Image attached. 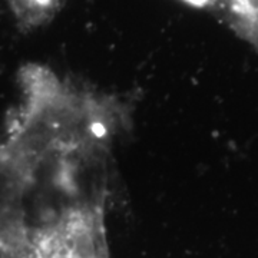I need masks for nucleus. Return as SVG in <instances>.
Masks as SVG:
<instances>
[{
    "mask_svg": "<svg viewBox=\"0 0 258 258\" xmlns=\"http://www.w3.org/2000/svg\"><path fill=\"white\" fill-rule=\"evenodd\" d=\"M20 83L0 147V258H111L112 157L128 105L43 64Z\"/></svg>",
    "mask_w": 258,
    "mask_h": 258,
    "instance_id": "1",
    "label": "nucleus"
},
{
    "mask_svg": "<svg viewBox=\"0 0 258 258\" xmlns=\"http://www.w3.org/2000/svg\"><path fill=\"white\" fill-rule=\"evenodd\" d=\"M204 10L258 52V0H179Z\"/></svg>",
    "mask_w": 258,
    "mask_h": 258,
    "instance_id": "2",
    "label": "nucleus"
},
{
    "mask_svg": "<svg viewBox=\"0 0 258 258\" xmlns=\"http://www.w3.org/2000/svg\"><path fill=\"white\" fill-rule=\"evenodd\" d=\"M68 0H6L22 28L32 30L50 23Z\"/></svg>",
    "mask_w": 258,
    "mask_h": 258,
    "instance_id": "3",
    "label": "nucleus"
}]
</instances>
